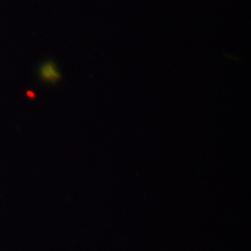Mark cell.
<instances>
[{"label": "cell", "instance_id": "6da1fadb", "mask_svg": "<svg viewBox=\"0 0 251 251\" xmlns=\"http://www.w3.org/2000/svg\"><path fill=\"white\" fill-rule=\"evenodd\" d=\"M46 78L50 81H57L59 80V78H61V74L58 72L57 68H56L54 63H49V65L47 67Z\"/></svg>", "mask_w": 251, "mask_h": 251}]
</instances>
